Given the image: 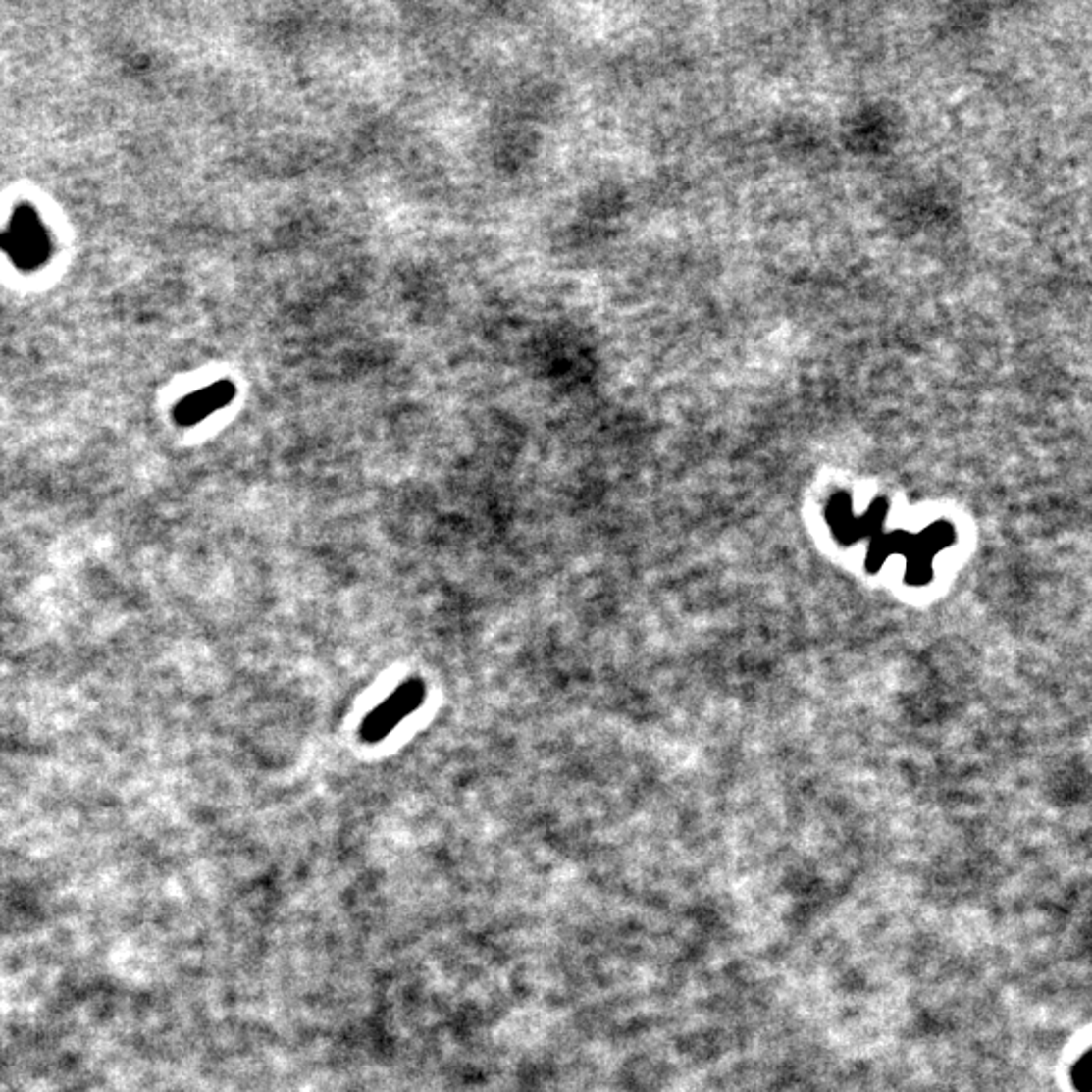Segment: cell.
Listing matches in <instances>:
<instances>
[{"label":"cell","mask_w":1092,"mask_h":1092,"mask_svg":"<svg viewBox=\"0 0 1092 1092\" xmlns=\"http://www.w3.org/2000/svg\"><path fill=\"white\" fill-rule=\"evenodd\" d=\"M0 247L17 263L21 270H37L49 255V237L39 219L30 207H21L9 229L0 235Z\"/></svg>","instance_id":"obj_1"},{"label":"cell","mask_w":1092,"mask_h":1092,"mask_svg":"<svg viewBox=\"0 0 1092 1092\" xmlns=\"http://www.w3.org/2000/svg\"><path fill=\"white\" fill-rule=\"evenodd\" d=\"M425 701V684L421 678H411L396 688L390 697L377 706L360 724V739L364 743H379L387 739L392 728L413 714Z\"/></svg>","instance_id":"obj_2"},{"label":"cell","mask_w":1092,"mask_h":1092,"mask_svg":"<svg viewBox=\"0 0 1092 1092\" xmlns=\"http://www.w3.org/2000/svg\"><path fill=\"white\" fill-rule=\"evenodd\" d=\"M235 396V385L229 381L213 383L201 390H196L179 403L175 409V419L181 425H194L203 421L211 413L223 409Z\"/></svg>","instance_id":"obj_3"},{"label":"cell","mask_w":1092,"mask_h":1092,"mask_svg":"<svg viewBox=\"0 0 1092 1092\" xmlns=\"http://www.w3.org/2000/svg\"><path fill=\"white\" fill-rule=\"evenodd\" d=\"M1074 1068H1078V1074H1080V1076L1076 1078V1084H1078V1088H1080V1090H1086V1088H1088V1084H1090V1066H1088V1054H1084V1056H1082V1061H1080V1063H1078V1066H1074Z\"/></svg>","instance_id":"obj_4"}]
</instances>
